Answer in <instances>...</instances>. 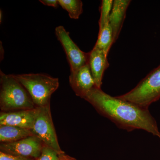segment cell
<instances>
[{"label":"cell","instance_id":"obj_1","mask_svg":"<svg viewBox=\"0 0 160 160\" xmlns=\"http://www.w3.org/2000/svg\"><path fill=\"white\" fill-rule=\"evenodd\" d=\"M84 99L119 128L128 131L142 129L160 139L156 121L148 109H143L118 97L111 96L96 87L89 91Z\"/></svg>","mask_w":160,"mask_h":160},{"label":"cell","instance_id":"obj_2","mask_svg":"<svg viewBox=\"0 0 160 160\" xmlns=\"http://www.w3.org/2000/svg\"><path fill=\"white\" fill-rule=\"evenodd\" d=\"M0 109L10 112L35 109L36 107L24 86L12 74L0 71Z\"/></svg>","mask_w":160,"mask_h":160},{"label":"cell","instance_id":"obj_3","mask_svg":"<svg viewBox=\"0 0 160 160\" xmlns=\"http://www.w3.org/2000/svg\"><path fill=\"white\" fill-rule=\"evenodd\" d=\"M26 89L36 107L50 104V98L59 86L58 78L42 73L13 75Z\"/></svg>","mask_w":160,"mask_h":160},{"label":"cell","instance_id":"obj_4","mask_svg":"<svg viewBox=\"0 0 160 160\" xmlns=\"http://www.w3.org/2000/svg\"><path fill=\"white\" fill-rule=\"evenodd\" d=\"M143 109L160 99V65L153 69L128 92L117 96Z\"/></svg>","mask_w":160,"mask_h":160},{"label":"cell","instance_id":"obj_5","mask_svg":"<svg viewBox=\"0 0 160 160\" xmlns=\"http://www.w3.org/2000/svg\"><path fill=\"white\" fill-rule=\"evenodd\" d=\"M38 111L33 128L31 131L43 143L54 149L60 155L65 153L60 147L52 122L50 104L37 107Z\"/></svg>","mask_w":160,"mask_h":160},{"label":"cell","instance_id":"obj_6","mask_svg":"<svg viewBox=\"0 0 160 160\" xmlns=\"http://www.w3.org/2000/svg\"><path fill=\"white\" fill-rule=\"evenodd\" d=\"M55 32L58 40L65 50L70 66V72L78 70L88 63L89 52H84L80 49L63 26L57 27Z\"/></svg>","mask_w":160,"mask_h":160},{"label":"cell","instance_id":"obj_7","mask_svg":"<svg viewBox=\"0 0 160 160\" xmlns=\"http://www.w3.org/2000/svg\"><path fill=\"white\" fill-rule=\"evenodd\" d=\"M44 144L39 138L33 135L14 142L1 143L0 151L36 160L40 156Z\"/></svg>","mask_w":160,"mask_h":160},{"label":"cell","instance_id":"obj_8","mask_svg":"<svg viewBox=\"0 0 160 160\" xmlns=\"http://www.w3.org/2000/svg\"><path fill=\"white\" fill-rule=\"evenodd\" d=\"M38 108L20 110V111L2 112L0 113V126H11L32 130L37 115Z\"/></svg>","mask_w":160,"mask_h":160},{"label":"cell","instance_id":"obj_9","mask_svg":"<svg viewBox=\"0 0 160 160\" xmlns=\"http://www.w3.org/2000/svg\"><path fill=\"white\" fill-rule=\"evenodd\" d=\"M69 85L78 97L84 99L86 95L95 87L89 63L73 72H70Z\"/></svg>","mask_w":160,"mask_h":160},{"label":"cell","instance_id":"obj_10","mask_svg":"<svg viewBox=\"0 0 160 160\" xmlns=\"http://www.w3.org/2000/svg\"><path fill=\"white\" fill-rule=\"evenodd\" d=\"M107 55L103 51L93 47L89 52L88 63L95 87L101 89L104 72L109 67Z\"/></svg>","mask_w":160,"mask_h":160},{"label":"cell","instance_id":"obj_11","mask_svg":"<svg viewBox=\"0 0 160 160\" xmlns=\"http://www.w3.org/2000/svg\"><path fill=\"white\" fill-rule=\"evenodd\" d=\"M130 2L131 1L129 0L113 1L109 23L113 32L114 42L119 37L126 18V11Z\"/></svg>","mask_w":160,"mask_h":160},{"label":"cell","instance_id":"obj_12","mask_svg":"<svg viewBox=\"0 0 160 160\" xmlns=\"http://www.w3.org/2000/svg\"><path fill=\"white\" fill-rule=\"evenodd\" d=\"M33 135L30 129L14 126H0L1 143L14 142Z\"/></svg>","mask_w":160,"mask_h":160},{"label":"cell","instance_id":"obj_13","mask_svg":"<svg viewBox=\"0 0 160 160\" xmlns=\"http://www.w3.org/2000/svg\"><path fill=\"white\" fill-rule=\"evenodd\" d=\"M114 43L112 29L108 22L99 29L98 40L94 47L103 51L107 55Z\"/></svg>","mask_w":160,"mask_h":160},{"label":"cell","instance_id":"obj_14","mask_svg":"<svg viewBox=\"0 0 160 160\" xmlns=\"http://www.w3.org/2000/svg\"><path fill=\"white\" fill-rule=\"evenodd\" d=\"M59 5L68 12L69 17L78 19L83 11V3L80 0H58Z\"/></svg>","mask_w":160,"mask_h":160},{"label":"cell","instance_id":"obj_15","mask_svg":"<svg viewBox=\"0 0 160 160\" xmlns=\"http://www.w3.org/2000/svg\"><path fill=\"white\" fill-rule=\"evenodd\" d=\"M113 1L103 0L101 6V16L99 21V29L103 28L106 24L109 22V18L111 13Z\"/></svg>","mask_w":160,"mask_h":160},{"label":"cell","instance_id":"obj_16","mask_svg":"<svg viewBox=\"0 0 160 160\" xmlns=\"http://www.w3.org/2000/svg\"><path fill=\"white\" fill-rule=\"evenodd\" d=\"M59 158L58 152L44 144L40 156L36 160H59Z\"/></svg>","mask_w":160,"mask_h":160},{"label":"cell","instance_id":"obj_17","mask_svg":"<svg viewBox=\"0 0 160 160\" xmlns=\"http://www.w3.org/2000/svg\"><path fill=\"white\" fill-rule=\"evenodd\" d=\"M0 160H36L33 159L13 155L0 151Z\"/></svg>","mask_w":160,"mask_h":160},{"label":"cell","instance_id":"obj_18","mask_svg":"<svg viewBox=\"0 0 160 160\" xmlns=\"http://www.w3.org/2000/svg\"><path fill=\"white\" fill-rule=\"evenodd\" d=\"M40 2L45 6L57 7L59 6L58 0H41Z\"/></svg>","mask_w":160,"mask_h":160},{"label":"cell","instance_id":"obj_19","mask_svg":"<svg viewBox=\"0 0 160 160\" xmlns=\"http://www.w3.org/2000/svg\"><path fill=\"white\" fill-rule=\"evenodd\" d=\"M59 160H77L75 158L70 156L68 155L65 153L60 155L59 159Z\"/></svg>","mask_w":160,"mask_h":160},{"label":"cell","instance_id":"obj_20","mask_svg":"<svg viewBox=\"0 0 160 160\" xmlns=\"http://www.w3.org/2000/svg\"><path fill=\"white\" fill-rule=\"evenodd\" d=\"M2 11L1 10V12H0V21H1V23L2 22Z\"/></svg>","mask_w":160,"mask_h":160}]
</instances>
